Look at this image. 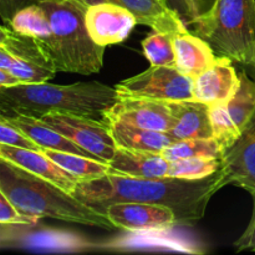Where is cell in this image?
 I'll use <instances>...</instances> for the list:
<instances>
[{
    "label": "cell",
    "instance_id": "obj_13",
    "mask_svg": "<svg viewBox=\"0 0 255 255\" xmlns=\"http://www.w3.org/2000/svg\"><path fill=\"white\" fill-rule=\"evenodd\" d=\"M102 119L116 120L159 132H168L173 121L169 101L137 97H120L105 110Z\"/></svg>",
    "mask_w": 255,
    "mask_h": 255
},
{
    "label": "cell",
    "instance_id": "obj_26",
    "mask_svg": "<svg viewBox=\"0 0 255 255\" xmlns=\"http://www.w3.org/2000/svg\"><path fill=\"white\" fill-rule=\"evenodd\" d=\"M223 167L222 158L189 157L171 162L168 177L183 179H202L212 176Z\"/></svg>",
    "mask_w": 255,
    "mask_h": 255
},
{
    "label": "cell",
    "instance_id": "obj_27",
    "mask_svg": "<svg viewBox=\"0 0 255 255\" xmlns=\"http://www.w3.org/2000/svg\"><path fill=\"white\" fill-rule=\"evenodd\" d=\"M142 49L151 66H176L173 35L152 30L142 41Z\"/></svg>",
    "mask_w": 255,
    "mask_h": 255
},
{
    "label": "cell",
    "instance_id": "obj_16",
    "mask_svg": "<svg viewBox=\"0 0 255 255\" xmlns=\"http://www.w3.org/2000/svg\"><path fill=\"white\" fill-rule=\"evenodd\" d=\"M0 158L16 164L20 168L60 187L69 193H74L79 179L65 171L64 168L50 159L44 152L0 144Z\"/></svg>",
    "mask_w": 255,
    "mask_h": 255
},
{
    "label": "cell",
    "instance_id": "obj_5",
    "mask_svg": "<svg viewBox=\"0 0 255 255\" xmlns=\"http://www.w3.org/2000/svg\"><path fill=\"white\" fill-rule=\"evenodd\" d=\"M192 25L222 56L254 69L255 0H213Z\"/></svg>",
    "mask_w": 255,
    "mask_h": 255
},
{
    "label": "cell",
    "instance_id": "obj_20",
    "mask_svg": "<svg viewBox=\"0 0 255 255\" xmlns=\"http://www.w3.org/2000/svg\"><path fill=\"white\" fill-rule=\"evenodd\" d=\"M129 10L141 25L149 26L154 31L174 35L188 30L186 22L161 0H107Z\"/></svg>",
    "mask_w": 255,
    "mask_h": 255
},
{
    "label": "cell",
    "instance_id": "obj_37",
    "mask_svg": "<svg viewBox=\"0 0 255 255\" xmlns=\"http://www.w3.org/2000/svg\"><path fill=\"white\" fill-rule=\"evenodd\" d=\"M254 192H255V191H254Z\"/></svg>",
    "mask_w": 255,
    "mask_h": 255
},
{
    "label": "cell",
    "instance_id": "obj_22",
    "mask_svg": "<svg viewBox=\"0 0 255 255\" xmlns=\"http://www.w3.org/2000/svg\"><path fill=\"white\" fill-rule=\"evenodd\" d=\"M4 119H6L10 124L16 126L21 131H24L31 139H34L41 148L55 149V151L70 152V153H76L80 156H86L95 158L91 153L82 149L74 142L70 141L65 136H62L60 132L50 127L49 125L45 124L41 119L30 115H2L0 114ZM96 159V158H95ZM99 161V159H97Z\"/></svg>",
    "mask_w": 255,
    "mask_h": 255
},
{
    "label": "cell",
    "instance_id": "obj_2",
    "mask_svg": "<svg viewBox=\"0 0 255 255\" xmlns=\"http://www.w3.org/2000/svg\"><path fill=\"white\" fill-rule=\"evenodd\" d=\"M0 192L29 216L95 227L104 231L117 229L106 214L85 204L74 194L1 158Z\"/></svg>",
    "mask_w": 255,
    "mask_h": 255
},
{
    "label": "cell",
    "instance_id": "obj_32",
    "mask_svg": "<svg viewBox=\"0 0 255 255\" xmlns=\"http://www.w3.org/2000/svg\"><path fill=\"white\" fill-rule=\"evenodd\" d=\"M169 10L174 12V14L178 15L186 25H192L193 22L194 17L193 14H192V10L191 6H189V2L188 0H161Z\"/></svg>",
    "mask_w": 255,
    "mask_h": 255
},
{
    "label": "cell",
    "instance_id": "obj_10",
    "mask_svg": "<svg viewBox=\"0 0 255 255\" xmlns=\"http://www.w3.org/2000/svg\"><path fill=\"white\" fill-rule=\"evenodd\" d=\"M6 231L1 229V246L17 247V248L29 249L36 252H89L92 251L95 244L89 239L80 237L72 232L62 229H35L32 226H6Z\"/></svg>",
    "mask_w": 255,
    "mask_h": 255
},
{
    "label": "cell",
    "instance_id": "obj_34",
    "mask_svg": "<svg viewBox=\"0 0 255 255\" xmlns=\"http://www.w3.org/2000/svg\"><path fill=\"white\" fill-rule=\"evenodd\" d=\"M188 2L194 19L206 12L212 5L211 0H188Z\"/></svg>",
    "mask_w": 255,
    "mask_h": 255
},
{
    "label": "cell",
    "instance_id": "obj_4",
    "mask_svg": "<svg viewBox=\"0 0 255 255\" xmlns=\"http://www.w3.org/2000/svg\"><path fill=\"white\" fill-rule=\"evenodd\" d=\"M54 34V59L59 71L96 74L104 66L105 47L91 39L86 26L87 5L76 0H44Z\"/></svg>",
    "mask_w": 255,
    "mask_h": 255
},
{
    "label": "cell",
    "instance_id": "obj_8",
    "mask_svg": "<svg viewBox=\"0 0 255 255\" xmlns=\"http://www.w3.org/2000/svg\"><path fill=\"white\" fill-rule=\"evenodd\" d=\"M39 119L99 161L109 163L114 157L117 146L104 119L70 112H49Z\"/></svg>",
    "mask_w": 255,
    "mask_h": 255
},
{
    "label": "cell",
    "instance_id": "obj_19",
    "mask_svg": "<svg viewBox=\"0 0 255 255\" xmlns=\"http://www.w3.org/2000/svg\"><path fill=\"white\" fill-rule=\"evenodd\" d=\"M176 67L187 76L196 79L207 69L216 64L218 57L207 40L189 30L173 35Z\"/></svg>",
    "mask_w": 255,
    "mask_h": 255
},
{
    "label": "cell",
    "instance_id": "obj_3",
    "mask_svg": "<svg viewBox=\"0 0 255 255\" xmlns=\"http://www.w3.org/2000/svg\"><path fill=\"white\" fill-rule=\"evenodd\" d=\"M119 100L115 86L99 81H80L70 85L47 82L0 87V114L40 117L49 112L101 116Z\"/></svg>",
    "mask_w": 255,
    "mask_h": 255
},
{
    "label": "cell",
    "instance_id": "obj_33",
    "mask_svg": "<svg viewBox=\"0 0 255 255\" xmlns=\"http://www.w3.org/2000/svg\"><path fill=\"white\" fill-rule=\"evenodd\" d=\"M22 84H24V82H22L19 77L15 76L12 72H10L9 70L1 69V67H0V87H15Z\"/></svg>",
    "mask_w": 255,
    "mask_h": 255
},
{
    "label": "cell",
    "instance_id": "obj_15",
    "mask_svg": "<svg viewBox=\"0 0 255 255\" xmlns=\"http://www.w3.org/2000/svg\"><path fill=\"white\" fill-rule=\"evenodd\" d=\"M231 61L229 57H218L216 64L194 79V100L211 106L223 104L234 96L241 84V76Z\"/></svg>",
    "mask_w": 255,
    "mask_h": 255
},
{
    "label": "cell",
    "instance_id": "obj_29",
    "mask_svg": "<svg viewBox=\"0 0 255 255\" xmlns=\"http://www.w3.org/2000/svg\"><path fill=\"white\" fill-rule=\"evenodd\" d=\"M40 218L20 211L4 193L0 192V224L6 226H36Z\"/></svg>",
    "mask_w": 255,
    "mask_h": 255
},
{
    "label": "cell",
    "instance_id": "obj_17",
    "mask_svg": "<svg viewBox=\"0 0 255 255\" xmlns=\"http://www.w3.org/2000/svg\"><path fill=\"white\" fill-rule=\"evenodd\" d=\"M172 126L167 133L176 141L191 138H212L209 105L197 100L169 101Z\"/></svg>",
    "mask_w": 255,
    "mask_h": 255
},
{
    "label": "cell",
    "instance_id": "obj_28",
    "mask_svg": "<svg viewBox=\"0 0 255 255\" xmlns=\"http://www.w3.org/2000/svg\"><path fill=\"white\" fill-rule=\"evenodd\" d=\"M0 144H6V146L31 149V151L37 152L42 151L41 147L34 139L30 138L24 131L10 124L2 116H0Z\"/></svg>",
    "mask_w": 255,
    "mask_h": 255
},
{
    "label": "cell",
    "instance_id": "obj_18",
    "mask_svg": "<svg viewBox=\"0 0 255 255\" xmlns=\"http://www.w3.org/2000/svg\"><path fill=\"white\" fill-rule=\"evenodd\" d=\"M109 166V174L157 179L168 177L171 162L157 152L133 151L116 147Z\"/></svg>",
    "mask_w": 255,
    "mask_h": 255
},
{
    "label": "cell",
    "instance_id": "obj_36",
    "mask_svg": "<svg viewBox=\"0 0 255 255\" xmlns=\"http://www.w3.org/2000/svg\"><path fill=\"white\" fill-rule=\"evenodd\" d=\"M254 70H255V67H254Z\"/></svg>",
    "mask_w": 255,
    "mask_h": 255
},
{
    "label": "cell",
    "instance_id": "obj_12",
    "mask_svg": "<svg viewBox=\"0 0 255 255\" xmlns=\"http://www.w3.org/2000/svg\"><path fill=\"white\" fill-rule=\"evenodd\" d=\"M138 24L129 10L105 1L90 5L86 11V26L91 39L100 46L125 41Z\"/></svg>",
    "mask_w": 255,
    "mask_h": 255
},
{
    "label": "cell",
    "instance_id": "obj_9",
    "mask_svg": "<svg viewBox=\"0 0 255 255\" xmlns=\"http://www.w3.org/2000/svg\"><path fill=\"white\" fill-rule=\"evenodd\" d=\"M241 84L231 100L209 106L213 138L226 151L238 139L255 115V81L246 71L239 74Z\"/></svg>",
    "mask_w": 255,
    "mask_h": 255
},
{
    "label": "cell",
    "instance_id": "obj_23",
    "mask_svg": "<svg viewBox=\"0 0 255 255\" xmlns=\"http://www.w3.org/2000/svg\"><path fill=\"white\" fill-rule=\"evenodd\" d=\"M12 30L21 35L37 40L44 47H46L54 57V34L46 11L40 4L30 5L19 10L7 22ZM55 60V59H54ZM56 64V62H55Z\"/></svg>",
    "mask_w": 255,
    "mask_h": 255
},
{
    "label": "cell",
    "instance_id": "obj_11",
    "mask_svg": "<svg viewBox=\"0 0 255 255\" xmlns=\"http://www.w3.org/2000/svg\"><path fill=\"white\" fill-rule=\"evenodd\" d=\"M104 213L117 229L127 232L162 231L179 226L172 208L142 202H116L104 209Z\"/></svg>",
    "mask_w": 255,
    "mask_h": 255
},
{
    "label": "cell",
    "instance_id": "obj_7",
    "mask_svg": "<svg viewBox=\"0 0 255 255\" xmlns=\"http://www.w3.org/2000/svg\"><path fill=\"white\" fill-rule=\"evenodd\" d=\"M194 79L176 66H151L141 74L115 85L120 97H137L157 101H181L193 99Z\"/></svg>",
    "mask_w": 255,
    "mask_h": 255
},
{
    "label": "cell",
    "instance_id": "obj_14",
    "mask_svg": "<svg viewBox=\"0 0 255 255\" xmlns=\"http://www.w3.org/2000/svg\"><path fill=\"white\" fill-rule=\"evenodd\" d=\"M222 164L227 186L234 184L249 193L255 191V115L238 139L224 151Z\"/></svg>",
    "mask_w": 255,
    "mask_h": 255
},
{
    "label": "cell",
    "instance_id": "obj_21",
    "mask_svg": "<svg viewBox=\"0 0 255 255\" xmlns=\"http://www.w3.org/2000/svg\"><path fill=\"white\" fill-rule=\"evenodd\" d=\"M105 121L109 124L110 132L116 146L121 148L161 153L166 147L176 142V139L167 132L147 129L116 120Z\"/></svg>",
    "mask_w": 255,
    "mask_h": 255
},
{
    "label": "cell",
    "instance_id": "obj_1",
    "mask_svg": "<svg viewBox=\"0 0 255 255\" xmlns=\"http://www.w3.org/2000/svg\"><path fill=\"white\" fill-rule=\"evenodd\" d=\"M227 186L223 167L202 179L134 178L107 174L91 181H81L74 196L87 206L104 213L116 202H142L169 207L179 226H192L204 217L212 197Z\"/></svg>",
    "mask_w": 255,
    "mask_h": 255
},
{
    "label": "cell",
    "instance_id": "obj_24",
    "mask_svg": "<svg viewBox=\"0 0 255 255\" xmlns=\"http://www.w3.org/2000/svg\"><path fill=\"white\" fill-rule=\"evenodd\" d=\"M42 152L49 157L50 159L59 164L61 168L69 172L75 178L81 181H91V179L101 178L110 173L109 163L91 157L80 156L76 153L70 152L55 151V149L42 148Z\"/></svg>",
    "mask_w": 255,
    "mask_h": 255
},
{
    "label": "cell",
    "instance_id": "obj_25",
    "mask_svg": "<svg viewBox=\"0 0 255 255\" xmlns=\"http://www.w3.org/2000/svg\"><path fill=\"white\" fill-rule=\"evenodd\" d=\"M169 162L189 157H207V158H223L224 149L212 138H191L176 141L161 152Z\"/></svg>",
    "mask_w": 255,
    "mask_h": 255
},
{
    "label": "cell",
    "instance_id": "obj_30",
    "mask_svg": "<svg viewBox=\"0 0 255 255\" xmlns=\"http://www.w3.org/2000/svg\"><path fill=\"white\" fill-rule=\"evenodd\" d=\"M251 194L252 199H253V212H252L251 221H249L246 231L234 242L233 246L237 252L255 251V192H252Z\"/></svg>",
    "mask_w": 255,
    "mask_h": 255
},
{
    "label": "cell",
    "instance_id": "obj_35",
    "mask_svg": "<svg viewBox=\"0 0 255 255\" xmlns=\"http://www.w3.org/2000/svg\"><path fill=\"white\" fill-rule=\"evenodd\" d=\"M76 1H80V2H82V4L90 6V5L99 4V2H105V1H107V0H76Z\"/></svg>",
    "mask_w": 255,
    "mask_h": 255
},
{
    "label": "cell",
    "instance_id": "obj_6",
    "mask_svg": "<svg viewBox=\"0 0 255 255\" xmlns=\"http://www.w3.org/2000/svg\"><path fill=\"white\" fill-rule=\"evenodd\" d=\"M0 67L9 70L24 84L47 82L59 71L46 47L7 24L0 26Z\"/></svg>",
    "mask_w": 255,
    "mask_h": 255
},
{
    "label": "cell",
    "instance_id": "obj_31",
    "mask_svg": "<svg viewBox=\"0 0 255 255\" xmlns=\"http://www.w3.org/2000/svg\"><path fill=\"white\" fill-rule=\"evenodd\" d=\"M44 0H0V16L2 24H7L19 10L34 4H40Z\"/></svg>",
    "mask_w": 255,
    "mask_h": 255
}]
</instances>
